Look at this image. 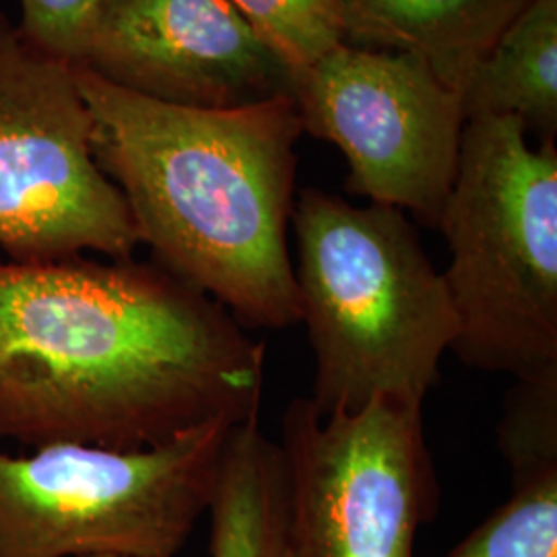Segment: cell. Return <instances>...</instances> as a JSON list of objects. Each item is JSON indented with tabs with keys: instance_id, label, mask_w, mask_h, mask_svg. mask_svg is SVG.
Masks as SVG:
<instances>
[{
	"instance_id": "14",
	"label": "cell",
	"mask_w": 557,
	"mask_h": 557,
	"mask_svg": "<svg viewBox=\"0 0 557 557\" xmlns=\"http://www.w3.org/2000/svg\"><path fill=\"white\" fill-rule=\"evenodd\" d=\"M298 81L347 44V0H227Z\"/></svg>"
},
{
	"instance_id": "15",
	"label": "cell",
	"mask_w": 557,
	"mask_h": 557,
	"mask_svg": "<svg viewBox=\"0 0 557 557\" xmlns=\"http://www.w3.org/2000/svg\"><path fill=\"white\" fill-rule=\"evenodd\" d=\"M498 432L512 481L557 469V368L517 379Z\"/></svg>"
},
{
	"instance_id": "10",
	"label": "cell",
	"mask_w": 557,
	"mask_h": 557,
	"mask_svg": "<svg viewBox=\"0 0 557 557\" xmlns=\"http://www.w3.org/2000/svg\"><path fill=\"white\" fill-rule=\"evenodd\" d=\"M531 0H347V44L407 52L462 91Z\"/></svg>"
},
{
	"instance_id": "9",
	"label": "cell",
	"mask_w": 557,
	"mask_h": 557,
	"mask_svg": "<svg viewBox=\"0 0 557 557\" xmlns=\"http://www.w3.org/2000/svg\"><path fill=\"white\" fill-rule=\"evenodd\" d=\"M77 66L186 108L296 98L289 66L227 0H103Z\"/></svg>"
},
{
	"instance_id": "4",
	"label": "cell",
	"mask_w": 557,
	"mask_h": 557,
	"mask_svg": "<svg viewBox=\"0 0 557 557\" xmlns=\"http://www.w3.org/2000/svg\"><path fill=\"white\" fill-rule=\"evenodd\" d=\"M522 120H467L440 213L442 278L462 363L529 379L557 368V149Z\"/></svg>"
},
{
	"instance_id": "2",
	"label": "cell",
	"mask_w": 557,
	"mask_h": 557,
	"mask_svg": "<svg viewBox=\"0 0 557 557\" xmlns=\"http://www.w3.org/2000/svg\"><path fill=\"white\" fill-rule=\"evenodd\" d=\"M94 156L119 186L158 267L244 326L298 324L287 225L294 211L292 96L238 108H186L120 89L77 66Z\"/></svg>"
},
{
	"instance_id": "11",
	"label": "cell",
	"mask_w": 557,
	"mask_h": 557,
	"mask_svg": "<svg viewBox=\"0 0 557 557\" xmlns=\"http://www.w3.org/2000/svg\"><path fill=\"white\" fill-rule=\"evenodd\" d=\"M465 119L515 116L541 143L557 131V0H531L490 52L462 91Z\"/></svg>"
},
{
	"instance_id": "7",
	"label": "cell",
	"mask_w": 557,
	"mask_h": 557,
	"mask_svg": "<svg viewBox=\"0 0 557 557\" xmlns=\"http://www.w3.org/2000/svg\"><path fill=\"white\" fill-rule=\"evenodd\" d=\"M277 444L287 557H413L438 504L421 407L374 400L324 416L310 398H296Z\"/></svg>"
},
{
	"instance_id": "16",
	"label": "cell",
	"mask_w": 557,
	"mask_h": 557,
	"mask_svg": "<svg viewBox=\"0 0 557 557\" xmlns=\"http://www.w3.org/2000/svg\"><path fill=\"white\" fill-rule=\"evenodd\" d=\"M103 0H21V32L57 59L77 64Z\"/></svg>"
},
{
	"instance_id": "1",
	"label": "cell",
	"mask_w": 557,
	"mask_h": 557,
	"mask_svg": "<svg viewBox=\"0 0 557 557\" xmlns=\"http://www.w3.org/2000/svg\"><path fill=\"white\" fill-rule=\"evenodd\" d=\"M267 347L133 259L0 260V444L160 446L259 419Z\"/></svg>"
},
{
	"instance_id": "13",
	"label": "cell",
	"mask_w": 557,
	"mask_h": 557,
	"mask_svg": "<svg viewBox=\"0 0 557 557\" xmlns=\"http://www.w3.org/2000/svg\"><path fill=\"white\" fill-rule=\"evenodd\" d=\"M512 485L506 504L446 557H557V469Z\"/></svg>"
},
{
	"instance_id": "3",
	"label": "cell",
	"mask_w": 557,
	"mask_h": 557,
	"mask_svg": "<svg viewBox=\"0 0 557 557\" xmlns=\"http://www.w3.org/2000/svg\"><path fill=\"white\" fill-rule=\"evenodd\" d=\"M292 225L299 322L314 354L310 403L324 416L374 400L421 407L453 349L457 319L405 211L308 188Z\"/></svg>"
},
{
	"instance_id": "12",
	"label": "cell",
	"mask_w": 557,
	"mask_h": 557,
	"mask_svg": "<svg viewBox=\"0 0 557 557\" xmlns=\"http://www.w3.org/2000/svg\"><path fill=\"white\" fill-rule=\"evenodd\" d=\"M207 512L211 557H287L285 467L259 419L230 432Z\"/></svg>"
},
{
	"instance_id": "6",
	"label": "cell",
	"mask_w": 557,
	"mask_h": 557,
	"mask_svg": "<svg viewBox=\"0 0 557 557\" xmlns=\"http://www.w3.org/2000/svg\"><path fill=\"white\" fill-rule=\"evenodd\" d=\"M139 244L126 200L94 156L75 64L0 11V248L17 262L85 250L124 260Z\"/></svg>"
},
{
	"instance_id": "17",
	"label": "cell",
	"mask_w": 557,
	"mask_h": 557,
	"mask_svg": "<svg viewBox=\"0 0 557 557\" xmlns=\"http://www.w3.org/2000/svg\"><path fill=\"white\" fill-rule=\"evenodd\" d=\"M91 557H139V556H91Z\"/></svg>"
},
{
	"instance_id": "8",
	"label": "cell",
	"mask_w": 557,
	"mask_h": 557,
	"mask_svg": "<svg viewBox=\"0 0 557 557\" xmlns=\"http://www.w3.org/2000/svg\"><path fill=\"white\" fill-rule=\"evenodd\" d=\"M296 101L304 131L345 156L349 190L438 223L467 119L423 60L343 44L299 75Z\"/></svg>"
},
{
	"instance_id": "5",
	"label": "cell",
	"mask_w": 557,
	"mask_h": 557,
	"mask_svg": "<svg viewBox=\"0 0 557 557\" xmlns=\"http://www.w3.org/2000/svg\"><path fill=\"white\" fill-rule=\"evenodd\" d=\"M236 425L209 423L143 450L0 444V557H176L209 510Z\"/></svg>"
}]
</instances>
